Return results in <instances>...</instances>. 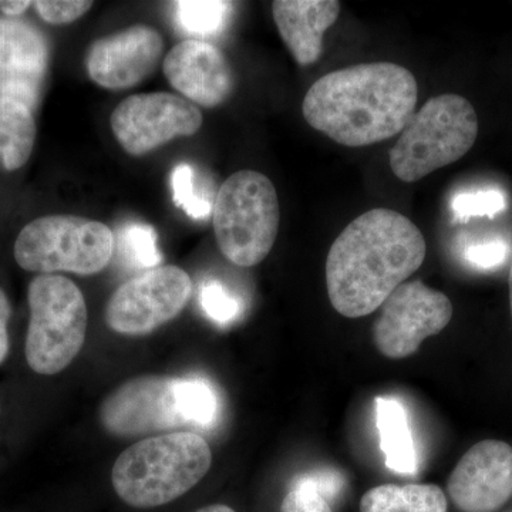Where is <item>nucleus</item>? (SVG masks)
I'll use <instances>...</instances> for the list:
<instances>
[{"mask_svg": "<svg viewBox=\"0 0 512 512\" xmlns=\"http://www.w3.org/2000/svg\"><path fill=\"white\" fill-rule=\"evenodd\" d=\"M477 136L473 104L458 94H441L426 101L403 128L390 150V168L400 181L416 183L466 156Z\"/></svg>", "mask_w": 512, "mask_h": 512, "instance_id": "nucleus-4", "label": "nucleus"}, {"mask_svg": "<svg viewBox=\"0 0 512 512\" xmlns=\"http://www.w3.org/2000/svg\"><path fill=\"white\" fill-rule=\"evenodd\" d=\"M163 52L164 40L156 29L133 26L94 42L87 52L86 69L104 89H130L154 73Z\"/></svg>", "mask_w": 512, "mask_h": 512, "instance_id": "nucleus-13", "label": "nucleus"}, {"mask_svg": "<svg viewBox=\"0 0 512 512\" xmlns=\"http://www.w3.org/2000/svg\"><path fill=\"white\" fill-rule=\"evenodd\" d=\"M120 254L128 266L154 269L163 261L158 249L157 232L141 222H130L120 231Z\"/></svg>", "mask_w": 512, "mask_h": 512, "instance_id": "nucleus-22", "label": "nucleus"}, {"mask_svg": "<svg viewBox=\"0 0 512 512\" xmlns=\"http://www.w3.org/2000/svg\"><path fill=\"white\" fill-rule=\"evenodd\" d=\"M12 315V308L6 293L0 288V365L8 359L10 350L9 320Z\"/></svg>", "mask_w": 512, "mask_h": 512, "instance_id": "nucleus-30", "label": "nucleus"}, {"mask_svg": "<svg viewBox=\"0 0 512 512\" xmlns=\"http://www.w3.org/2000/svg\"><path fill=\"white\" fill-rule=\"evenodd\" d=\"M113 232L106 224L74 215H47L29 222L16 238L20 268L40 275H94L113 258Z\"/></svg>", "mask_w": 512, "mask_h": 512, "instance_id": "nucleus-7", "label": "nucleus"}, {"mask_svg": "<svg viewBox=\"0 0 512 512\" xmlns=\"http://www.w3.org/2000/svg\"><path fill=\"white\" fill-rule=\"evenodd\" d=\"M111 130L131 156H144L177 137L194 136L202 114L194 103L171 93L136 94L111 114Z\"/></svg>", "mask_w": 512, "mask_h": 512, "instance_id": "nucleus-10", "label": "nucleus"}, {"mask_svg": "<svg viewBox=\"0 0 512 512\" xmlns=\"http://www.w3.org/2000/svg\"><path fill=\"white\" fill-rule=\"evenodd\" d=\"M360 512H447V498L434 484L379 485L363 495Z\"/></svg>", "mask_w": 512, "mask_h": 512, "instance_id": "nucleus-19", "label": "nucleus"}, {"mask_svg": "<svg viewBox=\"0 0 512 512\" xmlns=\"http://www.w3.org/2000/svg\"><path fill=\"white\" fill-rule=\"evenodd\" d=\"M174 204L192 220H207L214 205L210 197L198 190L197 175L190 164H178L171 173Z\"/></svg>", "mask_w": 512, "mask_h": 512, "instance_id": "nucleus-23", "label": "nucleus"}, {"mask_svg": "<svg viewBox=\"0 0 512 512\" xmlns=\"http://www.w3.org/2000/svg\"><path fill=\"white\" fill-rule=\"evenodd\" d=\"M373 326L377 350L389 359H406L430 336L439 335L453 318V303L424 282H404L383 302Z\"/></svg>", "mask_w": 512, "mask_h": 512, "instance_id": "nucleus-9", "label": "nucleus"}, {"mask_svg": "<svg viewBox=\"0 0 512 512\" xmlns=\"http://www.w3.org/2000/svg\"><path fill=\"white\" fill-rule=\"evenodd\" d=\"M507 207L500 190L460 192L451 202V210L457 221H468L473 217H494Z\"/></svg>", "mask_w": 512, "mask_h": 512, "instance_id": "nucleus-25", "label": "nucleus"}, {"mask_svg": "<svg viewBox=\"0 0 512 512\" xmlns=\"http://www.w3.org/2000/svg\"><path fill=\"white\" fill-rule=\"evenodd\" d=\"M276 28L293 59L311 66L322 56L323 35L340 15L336 0H276L272 3Z\"/></svg>", "mask_w": 512, "mask_h": 512, "instance_id": "nucleus-16", "label": "nucleus"}, {"mask_svg": "<svg viewBox=\"0 0 512 512\" xmlns=\"http://www.w3.org/2000/svg\"><path fill=\"white\" fill-rule=\"evenodd\" d=\"M295 481L309 485L313 490L318 491L328 503L332 500H338L339 495L342 494L343 487H345V480H343L342 474L338 473V471L330 470V468H323V470L303 474V476L296 478Z\"/></svg>", "mask_w": 512, "mask_h": 512, "instance_id": "nucleus-29", "label": "nucleus"}, {"mask_svg": "<svg viewBox=\"0 0 512 512\" xmlns=\"http://www.w3.org/2000/svg\"><path fill=\"white\" fill-rule=\"evenodd\" d=\"M426 241L400 212L376 208L340 232L326 259L333 308L345 318L370 315L423 265Z\"/></svg>", "mask_w": 512, "mask_h": 512, "instance_id": "nucleus-1", "label": "nucleus"}, {"mask_svg": "<svg viewBox=\"0 0 512 512\" xmlns=\"http://www.w3.org/2000/svg\"><path fill=\"white\" fill-rule=\"evenodd\" d=\"M163 72L184 99L202 107L220 106L234 89L228 60L204 40H184L175 45L165 56Z\"/></svg>", "mask_w": 512, "mask_h": 512, "instance_id": "nucleus-15", "label": "nucleus"}, {"mask_svg": "<svg viewBox=\"0 0 512 512\" xmlns=\"http://www.w3.org/2000/svg\"><path fill=\"white\" fill-rule=\"evenodd\" d=\"M25 355L37 375L63 372L86 340L87 305L79 286L62 275H39L28 289Z\"/></svg>", "mask_w": 512, "mask_h": 512, "instance_id": "nucleus-6", "label": "nucleus"}, {"mask_svg": "<svg viewBox=\"0 0 512 512\" xmlns=\"http://www.w3.org/2000/svg\"><path fill=\"white\" fill-rule=\"evenodd\" d=\"M211 464V448L204 437L174 431L124 450L111 470V483L123 503L148 510L183 497L207 476Z\"/></svg>", "mask_w": 512, "mask_h": 512, "instance_id": "nucleus-3", "label": "nucleus"}, {"mask_svg": "<svg viewBox=\"0 0 512 512\" xmlns=\"http://www.w3.org/2000/svg\"><path fill=\"white\" fill-rule=\"evenodd\" d=\"M508 284H510V306H511V315H512V265L510 269V278H508Z\"/></svg>", "mask_w": 512, "mask_h": 512, "instance_id": "nucleus-33", "label": "nucleus"}, {"mask_svg": "<svg viewBox=\"0 0 512 512\" xmlns=\"http://www.w3.org/2000/svg\"><path fill=\"white\" fill-rule=\"evenodd\" d=\"M448 494L463 512H494L512 497V447L484 440L470 448L448 478Z\"/></svg>", "mask_w": 512, "mask_h": 512, "instance_id": "nucleus-12", "label": "nucleus"}, {"mask_svg": "<svg viewBox=\"0 0 512 512\" xmlns=\"http://www.w3.org/2000/svg\"><path fill=\"white\" fill-rule=\"evenodd\" d=\"M175 19L192 36H215L227 28L232 3L221 0H181L174 3Z\"/></svg>", "mask_w": 512, "mask_h": 512, "instance_id": "nucleus-21", "label": "nucleus"}, {"mask_svg": "<svg viewBox=\"0 0 512 512\" xmlns=\"http://www.w3.org/2000/svg\"><path fill=\"white\" fill-rule=\"evenodd\" d=\"M281 512H332V508L318 491L293 481L291 490L282 501Z\"/></svg>", "mask_w": 512, "mask_h": 512, "instance_id": "nucleus-27", "label": "nucleus"}, {"mask_svg": "<svg viewBox=\"0 0 512 512\" xmlns=\"http://www.w3.org/2000/svg\"><path fill=\"white\" fill-rule=\"evenodd\" d=\"M49 64L46 37L16 18H0V96L35 110Z\"/></svg>", "mask_w": 512, "mask_h": 512, "instance_id": "nucleus-14", "label": "nucleus"}, {"mask_svg": "<svg viewBox=\"0 0 512 512\" xmlns=\"http://www.w3.org/2000/svg\"><path fill=\"white\" fill-rule=\"evenodd\" d=\"M192 293L190 275L178 266H158L117 289L106 306V323L120 335L144 336L177 318Z\"/></svg>", "mask_w": 512, "mask_h": 512, "instance_id": "nucleus-8", "label": "nucleus"}, {"mask_svg": "<svg viewBox=\"0 0 512 512\" xmlns=\"http://www.w3.org/2000/svg\"><path fill=\"white\" fill-rule=\"evenodd\" d=\"M33 3L29 2V0H8V2H2L0 0V12L6 16V18H15V16H20L22 13H25L26 10L29 9V6H32Z\"/></svg>", "mask_w": 512, "mask_h": 512, "instance_id": "nucleus-31", "label": "nucleus"}, {"mask_svg": "<svg viewBox=\"0 0 512 512\" xmlns=\"http://www.w3.org/2000/svg\"><path fill=\"white\" fill-rule=\"evenodd\" d=\"M33 6L40 18L50 25H67L74 20L82 18L90 9L93 2L83 0H39L33 2Z\"/></svg>", "mask_w": 512, "mask_h": 512, "instance_id": "nucleus-26", "label": "nucleus"}, {"mask_svg": "<svg viewBox=\"0 0 512 512\" xmlns=\"http://www.w3.org/2000/svg\"><path fill=\"white\" fill-rule=\"evenodd\" d=\"M212 212L218 247L232 264L251 268L274 248L281 207L266 175L251 170L232 174L221 185Z\"/></svg>", "mask_w": 512, "mask_h": 512, "instance_id": "nucleus-5", "label": "nucleus"}, {"mask_svg": "<svg viewBox=\"0 0 512 512\" xmlns=\"http://www.w3.org/2000/svg\"><path fill=\"white\" fill-rule=\"evenodd\" d=\"M419 86L406 67L363 63L325 74L303 99L306 123L346 147H366L402 133L416 113Z\"/></svg>", "mask_w": 512, "mask_h": 512, "instance_id": "nucleus-2", "label": "nucleus"}, {"mask_svg": "<svg viewBox=\"0 0 512 512\" xmlns=\"http://www.w3.org/2000/svg\"><path fill=\"white\" fill-rule=\"evenodd\" d=\"M508 256V247L503 241H487L473 244L464 251V258L477 269L498 268L504 264Z\"/></svg>", "mask_w": 512, "mask_h": 512, "instance_id": "nucleus-28", "label": "nucleus"}, {"mask_svg": "<svg viewBox=\"0 0 512 512\" xmlns=\"http://www.w3.org/2000/svg\"><path fill=\"white\" fill-rule=\"evenodd\" d=\"M375 404L384 463L394 473L414 476L419 463L406 409L394 397H377Z\"/></svg>", "mask_w": 512, "mask_h": 512, "instance_id": "nucleus-17", "label": "nucleus"}, {"mask_svg": "<svg viewBox=\"0 0 512 512\" xmlns=\"http://www.w3.org/2000/svg\"><path fill=\"white\" fill-rule=\"evenodd\" d=\"M195 512H235L231 507L224 504H212L207 505V507L200 508V510Z\"/></svg>", "mask_w": 512, "mask_h": 512, "instance_id": "nucleus-32", "label": "nucleus"}, {"mask_svg": "<svg viewBox=\"0 0 512 512\" xmlns=\"http://www.w3.org/2000/svg\"><path fill=\"white\" fill-rule=\"evenodd\" d=\"M100 423L116 437H138L185 426L177 377L147 375L127 380L100 406Z\"/></svg>", "mask_w": 512, "mask_h": 512, "instance_id": "nucleus-11", "label": "nucleus"}, {"mask_svg": "<svg viewBox=\"0 0 512 512\" xmlns=\"http://www.w3.org/2000/svg\"><path fill=\"white\" fill-rule=\"evenodd\" d=\"M178 406L185 426L210 430L220 417V397L202 377H177Z\"/></svg>", "mask_w": 512, "mask_h": 512, "instance_id": "nucleus-20", "label": "nucleus"}, {"mask_svg": "<svg viewBox=\"0 0 512 512\" xmlns=\"http://www.w3.org/2000/svg\"><path fill=\"white\" fill-rule=\"evenodd\" d=\"M200 303L205 315L221 326L234 322L242 311V303L237 296L229 292L227 286L214 279L201 286Z\"/></svg>", "mask_w": 512, "mask_h": 512, "instance_id": "nucleus-24", "label": "nucleus"}, {"mask_svg": "<svg viewBox=\"0 0 512 512\" xmlns=\"http://www.w3.org/2000/svg\"><path fill=\"white\" fill-rule=\"evenodd\" d=\"M35 140L33 111L18 100L0 96V163L5 170H19L28 163Z\"/></svg>", "mask_w": 512, "mask_h": 512, "instance_id": "nucleus-18", "label": "nucleus"}]
</instances>
